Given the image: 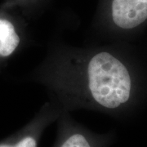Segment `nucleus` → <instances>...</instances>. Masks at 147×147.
<instances>
[{"label": "nucleus", "instance_id": "nucleus-5", "mask_svg": "<svg viewBox=\"0 0 147 147\" xmlns=\"http://www.w3.org/2000/svg\"><path fill=\"white\" fill-rule=\"evenodd\" d=\"M51 0H6L3 8H18L25 16L31 17L38 16L45 9Z\"/></svg>", "mask_w": 147, "mask_h": 147}, {"label": "nucleus", "instance_id": "nucleus-6", "mask_svg": "<svg viewBox=\"0 0 147 147\" xmlns=\"http://www.w3.org/2000/svg\"><path fill=\"white\" fill-rule=\"evenodd\" d=\"M0 147H16V142L13 143H3L0 144Z\"/></svg>", "mask_w": 147, "mask_h": 147}, {"label": "nucleus", "instance_id": "nucleus-2", "mask_svg": "<svg viewBox=\"0 0 147 147\" xmlns=\"http://www.w3.org/2000/svg\"><path fill=\"white\" fill-rule=\"evenodd\" d=\"M147 26V0H99L92 29L105 39L123 42Z\"/></svg>", "mask_w": 147, "mask_h": 147}, {"label": "nucleus", "instance_id": "nucleus-3", "mask_svg": "<svg viewBox=\"0 0 147 147\" xmlns=\"http://www.w3.org/2000/svg\"><path fill=\"white\" fill-rule=\"evenodd\" d=\"M59 119L61 134L57 147H100L99 139L74 123L69 112H62Z\"/></svg>", "mask_w": 147, "mask_h": 147}, {"label": "nucleus", "instance_id": "nucleus-1", "mask_svg": "<svg viewBox=\"0 0 147 147\" xmlns=\"http://www.w3.org/2000/svg\"><path fill=\"white\" fill-rule=\"evenodd\" d=\"M51 47L36 79L43 84L62 112L84 109L123 115L144 97L142 66L122 44Z\"/></svg>", "mask_w": 147, "mask_h": 147}, {"label": "nucleus", "instance_id": "nucleus-4", "mask_svg": "<svg viewBox=\"0 0 147 147\" xmlns=\"http://www.w3.org/2000/svg\"><path fill=\"white\" fill-rule=\"evenodd\" d=\"M21 43L20 23L3 8L0 12V58H7Z\"/></svg>", "mask_w": 147, "mask_h": 147}]
</instances>
